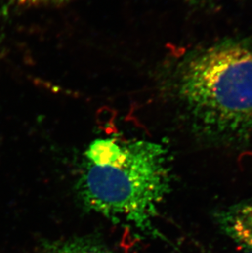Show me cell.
Returning <instances> with one entry per match:
<instances>
[{"label":"cell","mask_w":252,"mask_h":253,"mask_svg":"<svg viewBox=\"0 0 252 253\" xmlns=\"http://www.w3.org/2000/svg\"><path fill=\"white\" fill-rule=\"evenodd\" d=\"M80 194L88 209L139 231L153 230L171 173L163 146L148 141L97 139L86 150Z\"/></svg>","instance_id":"1"},{"label":"cell","mask_w":252,"mask_h":253,"mask_svg":"<svg viewBox=\"0 0 252 253\" xmlns=\"http://www.w3.org/2000/svg\"><path fill=\"white\" fill-rule=\"evenodd\" d=\"M178 89L207 136L252 138V44H221L191 57L181 69Z\"/></svg>","instance_id":"2"},{"label":"cell","mask_w":252,"mask_h":253,"mask_svg":"<svg viewBox=\"0 0 252 253\" xmlns=\"http://www.w3.org/2000/svg\"><path fill=\"white\" fill-rule=\"evenodd\" d=\"M220 224L231 239L252 250V200L224 211Z\"/></svg>","instance_id":"3"},{"label":"cell","mask_w":252,"mask_h":253,"mask_svg":"<svg viewBox=\"0 0 252 253\" xmlns=\"http://www.w3.org/2000/svg\"><path fill=\"white\" fill-rule=\"evenodd\" d=\"M47 253H109L104 249L86 242H66L55 244Z\"/></svg>","instance_id":"4"},{"label":"cell","mask_w":252,"mask_h":253,"mask_svg":"<svg viewBox=\"0 0 252 253\" xmlns=\"http://www.w3.org/2000/svg\"></svg>","instance_id":"5"}]
</instances>
